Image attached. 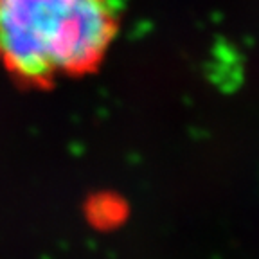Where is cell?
Masks as SVG:
<instances>
[{"label": "cell", "mask_w": 259, "mask_h": 259, "mask_svg": "<svg viewBox=\"0 0 259 259\" xmlns=\"http://www.w3.org/2000/svg\"><path fill=\"white\" fill-rule=\"evenodd\" d=\"M115 32L112 0H0V63L29 83L96 69Z\"/></svg>", "instance_id": "1"}]
</instances>
